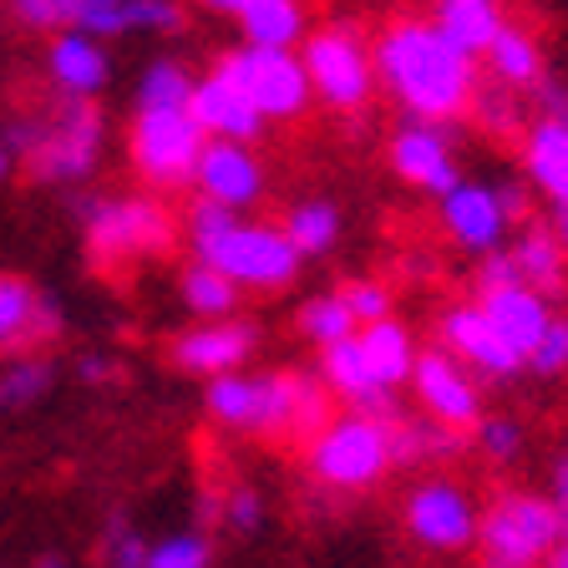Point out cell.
Listing matches in <instances>:
<instances>
[{
	"label": "cell",
	"mask_w": 568,
	"mask_h": 568,
	"mask_svg": "<svg viewBox=\"0 0 568 568\" xmlns=\"http://www.w3.org/2000/svg\"><path fill=\"white\" fill-rule=\"evenodd\" d=\"M371 67H376V82H386L390 97L412 112V122H432V128L462 118L477 92V67L442 41L437 26L416 16L390 21L381 31Z\"/></svg>",
	"instance_id": "6da1fadb"
},
{
	"label": "cell",
	"mask_w": 568,
	"mask_h": 568,
	"mask_svg": "<svg viewBox=\"0 0 568 568\" xmlns=\"http://www.w3.org/2000/svg\"><path fill=\"white\" fill-rule=\"evenodd\" d=\"M189 239L199 264L219 270L239 290H284L300 274V254L274 224H248L239 213L199 199L189 209Z\"/></svg>",
	"instance_id": "7a4b0ae2"
},
{
	"label": "cell",
	"mask_w": 568,
	"mask_h": 568,
	"mask_svg": "<svg viewBox=\"0 0 568 568\" xmlns=\"http://www.w3.org/2000/svg\"><path fill=\"white\" fill-rule=\"evenodd\" d=\"M106 148V122L92 102H61L41 122H16L6 153H21L36 183H82Z\"/></svg>",
	"instance_id": "3957f363"
},
{
	"label": "cell",
	"mask_w": 568,
	"mask_h": 568,
	"mask_svg": "<svg viewBox=\"0 0 568 568\" xmlns=\"http://www.w3.org/2000/svg\"><path fill=\"white\" fill-rule=\"evenodd\" d=\"M87 254L97 264H132L173 248V213L158 199H92L82 209Z\"/></svg>",
	"instance_id": "277c9868"
},
{
	"label": "cell",
	"mask_w": 568,
	"mask_h": 568,
	"mask_svg": "<svg viewBox=\"0 0 568 568\" xmlns=\"http://www.w3.org/2000/svg\"><path fill=\"white\" fill-rule=\"evenodd\" d=\"M483 568H532L548 564L558 548L554 503L538 493H503L477 523Z\"/></svg>",
	"instance_id": "5b68a950"
},
{
	"label": "cell",
	"mask_w": 568,
	"mask_h": 568,
	"mask_svg": "<svg viewBox=\"0 0 568 568\" xmlns=\"http://www.w3.org/2000/svg\"><path fill=\"white\" fill-rule=\"evenodd\" d=\"M310 467L325 487L341 493H361V487L381 483L390 467V426L371 422V416H335L315 442H310Z\"/></svg>",
	"instance_id": "8992f818"
},
{
	"label": "cell",
	"mask_w": 568,
	"mask_h": 568,
	"mask_svg": "<svg viewBox=\"0 0 568 568\" xmlns=\"http://www.w3.org/2000/svg\"><path fill=\"white\" fill-rule=\"evenodd\" d=\"M219 77H229L264 122H290V118H300L310 102V82H305V67H300V51L234 47L219 57Z\"/></svg>",
	"instance_id": "52a82bcc"
},
{
	"label": "cell",
	"mask_w": 568,
	"mask_h": 568,
	"mask_svg": "<svg viewBox=\"0 0 568 568\" xmlns=\"http://www.w3.org/2000/svg\"><path fill=\"white\" fill-rule=\"evenodd\" d=\"M300 67H305V82L315 97H325L331 106L351 112L371 97L376 82V67H371L366 41L351 31V26H320L300 41Z\"/></svg>",
	"instance_id": "ba28073f"
},
{
	"label": "cell",
	"mask_w": 568,
	"mask_h": 568,
	"mask_svg": "<svg viewBox=\"0 0 568 568\" xmlns=\"http://www.w3.org/2000/svg\"><path fill=\"white\" fill-rule=\"evenodd\" d=\"M203 148V128L193 122V112H138L132 118V132H128V153H132V168H138L153 189H178L189 183L193 168H199Z\"/></svg>",
	"instance_id": "9c48e42d"
},
{
	"label": "cell",
	"mask_w": 568,
	"mask_h": 568,
	"mask_svg": "<svg viewBox=\"0 0 568 568\" xmlns=\"http://www.w3.org/2000/svg\"><path fill=\"white\" fill-rule=\"evenodd\" d=\"M477 523H483V513L473 508V497L452 483H422L406 497V532L426 548L457 554V548L477 544Z\"/></svg>",
	"instance_id": "30bf717a"
},
{
	"label": "cell",
	"mask_w": 568,
	"mask_h": 568,
	"mask_svg": "<svg viewBox=\"0 0 568 568\" xmlns=\"http://www.w3.org/2000/svg\"><path fill=\"white\" fill-rule=\"evenodd\" d=\"M412 386L422 396L426 416L447 432H467V426H483V396H477L473 376L452 361L447 351H422L412 371Z\"/></svg>",
	"instance_id": "8fae6325"
},
{
	"label": "cell",
	"mask_w": 568,
	"mask_h": 568,
	"mask_svg": "<svg viewBox=\"0 0 568 568\" xmlns=\"http://www.w3.org/2000/svg\"><path fill=\"white\" fill-rule=\"evenodd\" d=\"M254 341H260V331L244 325V320H213V325H193V331L178 335L173 361H178V371H189V376L219 381L244 366Z\"/></svg>",
	"instance_id": "7c38bea8"
},
{
	"label": "cell",
	"mask_w": 568,
	"mask_h": 568,
	"mask_svg": "<svg viewBox=\"0 0 568 568\" xmlns=\"http://www.w3.org/2000/svg\"><path fill=\"white\" fill-rule=\"evenodd\" d=\"M442 351H447L462 371L473 366L493 381H508L513 371H523V361L497 341V331L487 325V315L477 305H452L447 315H442Z\"/></svg>",
	"instance_id": "4fadbf2b"
},
{
	"label": "cell",
	"mask_w": 568,
	"mask_h": 568,
	"mask_svg": "<svg viewBox=\"0 0 568 568\" xmlns=\"http://www.w3.org/2000/svg\"><path fill=\"white\" fill-rule=\"evenodd\" d=\"M193 183L203 189L199 199L239 213L264 193V168H260V158L248 153V148H239V142H209L199 168H193Z\"/></svg>",
	"instance_id": "5bb4252c"
},
{
	"label": "cell",
	"mask_w": 568,
	"mask_h": 568,
	"mask_svg": "<svg viewBox=\"0 0 568 568\" xmlns=\"http://www.w3.org/2000/svg\"><path fill=\"white\" fill-rule=\"evenodd\" d=\"M390 163H396V173L406 178V183H416V189L426 193H457V163H452V142L442 128H432V122H406L396 138H390Z\"/></svg>",
	"instance_id": "9a60e30c"
},
{
	"label": "cell",
	"mask_w": 568,
	"mask_h": 568,
	"mask_svg": "<svg viewBox=\"0 0 568 568\" xmlns=\"http://www.w3.org/2000/svg\"><path fill=\"white\" fill-rule=\"evenodd\" d=\"M189 112L209 142H239V148H248V142L264 132V118L248 106V97L239 92L229 77H219V71H209V77L193 87Z\"/></svg>",
	"instance_id": "2e32d148"
},
{
	"label": "cell",
	"mask_w": 568,
	"mask_h": 568,
	"mask_svg": "<svg viewBox=\"0 0 568 568\" xmlns=\"http://www.w3.org/2000/svg\"><path fill=\"white\" fill-rule=\"evenodd\" d=\"M61 335V305L51 295H36L26 280L0 274V351H26Z\"/></svg>",
	"instance_id": "e0dca14e"
},
{
	"label": "cell",
	"mask_w": 568,
	"mask_h": 568,
	"mask_svg": "<svg viewBox=\"0 0 568 568\" xmlns=\"http://www.w3.org/2000/svg\"><path fill=\"white\" fill-rule=\"evenodd\" d=\"M219 16L244 31V47H270V51H295L310 36V16L295 0H219Z\"/></svg>",
	"instance_id": "ac0fdd59"
},
{
	"label": "cell",
	"mask_w": 568,
	"mask_h": 568,
	"mask_svg": "<svg viewBox=\"0 0 568 568\" xmlns=\"http://www.w3.org/2000/svg\"><path fill=\"white\" fill-rule=\"evenodd\" d=\"M106 71H112V61H106L102 41H92V36H77V31L51 36V47H47V77H51V87H57L67 102H92V97L106 87Z\"/></svg>",
	"instance_id": "d6986e66"
},
{
	"label": "cell",
	"mask_w": 568,
	"mask_h": 568,
	"mask_svg": "<svg viewBox=\"0 0 568 568\" xmlns=\"http://www.w3.org/2000/svg\"><path fill=\"white\" fill-rule=\"evenodd\" d=\"M477 310H483L487 325L497 331V341L508 345L523 366H528L532 345L544 341L548 320H554L548 300H538L532 290H523V284H513V290H497V295H483V300H477Z\"/></svg>",
	"instance_id": "ffe728a7"
},
{
	"label": "cell",
	"mask_w": 568,
	"mask_h": 568,
	"mask_svg": "<svg viewBox=\"0 0 568 568\" xmlns=\"http://www.w3.org/2000/svg\"><path fill=\"white\" fill-rule=\"evenodd\" d=\"M442 224H447V234L457 239L462 248H473V254L503 248V234H508L503 209H497V193L483 189V183H457V193L442 199Z\"/></svg>",
	"instance_id": "44dd1931"
},
{
	"label": "cell",
	"mask_w": 568,
	"mask_h": 568,
	"mask_svg": "<svg viewBox=\"0 0 568 568\" xmlns=\"http://www.w3.org/2000/svg\"><path fill=\"white\" fill-rule=\"evenodd\" d=\"M523 168L554 209H568V118H538L523 132Z\"/></svg>",
	"instance_id": "7402d4cb"
},
{
	"label": "cell",
	"mask_w": 568,
	"mask_h": 568,
	"mask_svg": "<svg viewBox=\"0 0 568 568\" xmlns=\"http://www.w3.org/2000/svg\"><path fill=\"white\" fill-rule=\"evenodd\" d=\"M432 26L442 31V41H447L452 51L477 61V57H487V47H493L497 31L508 26V16H503V6H493V0H442L437 11H432Z\"/></svg>",
	"instance_id": "603a6c76"
},
{
	"label": "cell",
	"mask_w": 568,
	"mask_h": 568,
	"mask_svg": "<svg viewBox=\"0 0 568 568\" xmlns=\"http://www.w3.org/2000/svg\"><path fill=\"white\" fill-rule=\"evenodd\" d=\"M513 264H518L523 290H532L538 300H558V295H564L568 260H564V248L554 244V234H548L544 224H528L518 234V244H513Z\"/></svg>",
	"instance_id": "cb8c5ba5"
},
{
	"label": "cell",
	"mask_w": 568,
	"mask_h": 568,
	"mask_svg": "<svg viewBox=\"0 0 568 568\" xmlns=\"http://www.w3.org/2000/svg\"><path fill=\"white\" fill-rule=\"evenodd\" d=\"M361 341V351H366V366H371V376H376V386L381 390H396L402 381H412V371H416V341H412V331H406L402 320H381V325H366V331L355 335Z\"/></svg>",
	"instance_id": "d4e9b609"
},
{
	"label": "cell",
	"mask_w": 568,
	"mask_h": 568,
	"mask_svg": "<svg viewBox=\"0 0 568 568\" xmlns=\"http://www.w3.org/2000/svg\"><path fill=\"white\" fill-rule=\"evenodd\" d=\"M487 71H493V82L508 87V92H518V87H544V51H538L532 31L503 26L497 41L487 47Z\"/></svg>",
	"instance_id": "484cf974"
},
{
	"label": "cell",
	"mask_w": 568,
	"mask_h": 568,
	"mask_svg": "<svg viewBox=\"0 0 568 568\" xmlns=\"http://www.w3.org/2000/svg\"><path fill=\"white\" fill-rule=\"evenodd\" d=\"M280 234L290 239V248H295L300 260H310V254H325V248L341 239V213H335V203H325V199H305L284 213Z\"/></svg>",
	"instance_id": "4316f807"
},
{
	"label": "cell",
	"mask_w": 568,
	"mask_h": 568,
	"mask_svg": "<svg viewBox=\"0 0 568 568\" xmlns=\"http://www.w3.org/2000/svg\"><path fill=\"white\" fill-rule=\"evenodd\" d=\"M193 87L199 77L183 61H153L138 82V112H183L193 102Z\"/></svg>",
	"instance_id": "83f0119b"
},
{
	"label": "cell",
	"mask_w": 568,
	"mask_h": 568,
	"mask_svg": "<svg viewBox=\"0 0 568 568\" xmlns=\"http://www.w3.org/2000/svg\"><path fill=\"white\" fill-rule=\"evenodd\" d=\"M178 290H183V305H189L193 315H203V325L229 320V315H234V305H239V284H229L224 274L209 270V264H199V260L183 270Z\"/></svg>",
	"instance_id": "f1b7e54d"
},
{
	"label": "cell",
	"mask_w": 568,
	"mask_h": 568,
	"mask_svg": "<svg viewBox=\"0 0 568 568\" xmlns=\"http://www.w3.org/2000/svg\"><path fill=\"white\" fill-rule=\"evenodd\" d=\"M462 432H447L437 422H390V462H432V457H457Z\"/></svg>",
	"instance_id": "f546056e"
},
{
	"label": "cell",
	"mask_w": 568,
	"mask_h": 568,
	"mask_svg": "<svg viewBox=\"0 0 568 568\" xmlns=\"http://www.w3.org/2000/svg\"><path fill=\"white\" fill-rule=\"evenodd\" d=\"M57 381L51 361H36V355H16L0 366V412H21V406L41 402Z\"/></svg>",
	"instance_id": "4dcf8cb0"
},
{
	"label": "cell",
	"mask_w": 568,
	"mask_h": 568,
	"mask_svg": "<svg viewBox=\"0 0 568 568\" xmlns=\"http://www.w3.org/2000/svg\"><path fill=\"white\" fill-rule=\"evenodd\" d=\"M467 112H473V122L483 132H493V138H518L523 132L518 97H513L508 87L483 82V77H477V92H473V102H467Z\"/></svg>",
	"instance_id": "1f68e13d"
},
{
	"label": "cell",
	"mask_w": 568,
	"mask_h": 568,
	"mask_svg": "<svg viewBox=\"0 0 568 568\" xmlns=\"http://www.w3.org/2000/svg\"><path fill=\"white\" fill-rule=\"evenodd\" d=\"M300 331H305L320 351H331V345L361 335V331H355V320H351V310L341 305V295H315V300H310V305L300 310Z\"/></svg>",
	"instance_id": "d6a6232c"
},
{
	"label": "cell",
	"mask_w": 568,
	"mask_h": 568,
	"mask_svg": "<svg viewBox=\"0 0 568 568\" xmlns=\"http://www.w3.org/2000/svg\"><path fill=\"white\" fill-rule=\"evenodd\" d=\"M71 31L92 41L132 31V0H71Z\"/></svg>",
	"instance_id": "836d02e7"
},
{
	"label": "cell",
	"mask_w": 568,
	"mask_h": 568,
	"mask_svg": "<svg viewBox=\"0 0 568 568\" xmlns=\"http://www.w3.org/2000/svg\"><path fill=\"white\" fill-rule=\"evenodd\" d=\"M213 548L203 532H168L163 544H148V568H209Z\"/></svg>",
	"instance_id": "e575fe53"
},
{
	"label": "cell",
	"mask_w": 568,
	"mask_h": 568,
	"mask_svg": "<svg viewBox=\"0 0 568 568\" xmlns=\"http://www.w3.org/2000/svg\"><path fill=\"white\" fill-rule=\"evenodd\" d=\"M335 295H341V305L351 310L355 331H366V325H381V320H390V295L381 290L376 280H355V284H345V290H335Z\"/></svg>",
	"instance_id": "d590c367"
},
{
	"label": "cell",
	"mask_w": 568,
	"mask_h": 568,
	"mask_svg": "<svg viewBox=\"0 0 568 568\" xmlns=\"http://www.w3.org/2000/svg\"><path fill=\"white\" fill-rule=\"evenodd\" d=\"M528 366L538 371V376H558V371H568V320L564 315L548 320V331H544V341L532 345Z\"/></svg>",
	"instance_id": "8d00e7d4"
},
{
	"label": "cell",
	"mask_w": 568,
	"mask_h": 568,
	"mask_svg": "<svg viewBox=\"0 0 568 568\" xmlns=\"http://www.w3.org/2000/svg\"><path fill=\"white\" fill-rule=\"evenodd\" d=\"M102 568H148V544L138 532H128V523H112L102 538Z\"/></svg>",
	"instance_id": "74e56055"
},
{
	"label": "cell",
	"mask_w": 568,
	"mask_h": 568,
	"mask_svg": "<svg viewBox=\"0 0 568 568\" xmlns=\"http://www.w3.org/2000/svg\"><path fill=\"white\" fill-rule=\"evenodd\" d=\"M11 16L31 31H71V0H16Z\"/></svg>",
	"instance_id": "f35d334b"
},
{
	"label": "cell",
	"mask_w": 568,
	"mask_h": 568,
	"mask_svg": "<svg viewBox=\"0 0 568 568\" xmlns=\"http://www.w3.org/2000/svg\"><path fill=\"white\" fill-rule=\"evenodd\" d=\"M224 523L234 532H254L264 523V497L254 493V487H229L224 497Z\"/></svg>",
	"instance_id": "ab89813d"
},
{
	"label": "cell",
	"mask_w": 568,
	"mask_h": 568,
	"mask_svg": "<svg viewBox=\"0 0 568 568\" xmlns=\"http://www.w3.org/2000/svg\"><path fill=\"white\" fill-rule=\"evenodd\" d=\"M518 280V264H513V248H493V254H483V270H477V290L483 295H497V290H513Z\"/></svg>",
	"instance_id": "60d3db41"
},
{
	"label": "cell",
	"mask_w": 568,
	"mask_h": 568,
	"mask_svg": "<svg viewBox=\"0 0 568 568\" xmlns=\"http://www.w3.org/2000/svg\"><path fill=\"white\" fill-rule=\"evenodd\" d=\"M477 442H483V452H487L493 462H513V457H518V447H523L518 426L503 422V416H493V422L477 426Z\"/></svg>",
	"instance_id": "b9f144b4"
},
{
	"label": "cell",
	"mask_w": 568,
	"mask_h": 568,
	"mask_svg": "<svg viewBox=\"0 0 568 568\" xmlns=\"http://www.w3.org/2000/svg\"><path fill=\"white\" fill-rule=\"evenodd\" d=\"M183 26V6L168 0H132V31H178Z\"/></svg>",
	"instance_id": "7bdbcfd3"
},
{
	"label": "cell",
	"mask_w": 568,
	"mask_h": 568,
	"mask_svg": "<svg viewBox=\"0 0 568 568\" xmlns=\"http://www.w3.org/2000/svg\"><path fill=\"white\" fill-rule=\"evenodd\" d=\"M493 193H497V209H503V224L528 229V193H523L518 183H503V189H493Z\"/></svg>",
	"instance_id": "ee69618b"
},
{
	"label": "cell",
	"mask_w": 568,
	"mask_h": 568,
	"mask_svg": "<svg viewBox=\"0 0 568 568\" xmlns=\"http://www.w3.org/2000/svg\"><path fill=\"white\" fill-rule=\"evenodd\" d=\"M82 381H92V386H106V381H118V361L112 355H102V351H92V355H82Z\"/></svg>",
	"instance_id": "f6af8a7d"
},
{
	"label": "cell",
	"mask_w": 568,
	"mask_h": 568,
	"mask_svg": "<svg viewBox=\"0 0 568 568\" xmlns=\"http://www.w3.org/2000/svg\"><path fill=\"white\" fill-rule=\"evenodd\" d=\"M548 234H554V244L564 248V260H568V209H554V219H548Z\"/></svg>",
	"instance_id": "bcb514c9"
},
{
	"label": "cell",
	"mask_w": 568,
	"mask_h": 568,
	"mask_svg": "<svg viewBox=\"0 0 568 568\" xmlns=\"http://www.w3.org/2000/svg\"><path fill=\"white\" fill-rule=\"evenodd\" d=\"M36 568H71V564L61 554H47V558H36Z\"/></svg>",
	"instance_id": "7dc6e473"
},
{
	"label": "cell",
	"mask_w": 568,
	"mask_h": 568,
	"mask_svg": "<svg viewBox=\"0 0 568 568\" xmlns=\"http://www.w3.org/2000/svg\"><path fill=\"white\" fill-rule=\"evenodd\" d=\"M548 568H568V544L554 548V558H548Z\"/></svg>",
	"instance_id": "c3c4849f"
},
{
	"label": "cell",
	"mask_w": 568,
	"mask_h": 568,
	"mask_svg": "<svg viewBox=\"0 0 568 568\" xmlns=\"http://www.w3.org/2000/svg\"><path fill=\"white\" fill-rule=\"evenodd\" d=\"M11 173V153H6V142H0V178Z\"/></svg>",
	"instance_id": "681fc988"
}]
</instances>
